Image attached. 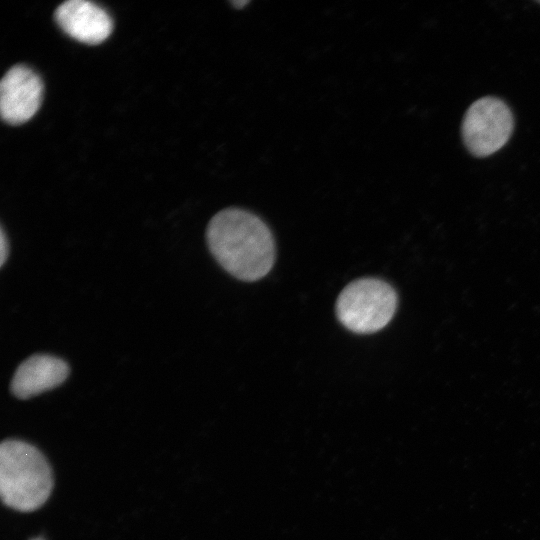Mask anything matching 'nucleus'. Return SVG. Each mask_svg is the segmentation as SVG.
I'll list each match as a JSON object with an SVG mask.
<instances>
[{
  "instance_id": "obj_3",
  "label": "nucleus",
  "mask_w": 540,
  "mask_h": 540,
  "mask_svg": "<svg viewBox=\"0 0 540 540\" xmlns=\"http://www.w3.org/2000/svg\"><path fill=\"white\" fill-rule=\"evenodd\" d=\"M397 304V293L389 283L376 278H361L341 291L336 301V315L348 330L369 334L390 322Z\"/></svg>"
},
{
  "instance_id": "obj_6",
  "label": "nucleus",
  "mask_w": 540,
  "mask_h": 540,
  "mask_svg": "<svg viewBox=\"0 0 540 540\" xmlns=\"http://www.w3.org/2000/svg\"><path fill=\"white\" fill-rule=\"evenodd\" d=\"M55 20L72 38L97 44L112 31V19L105 9L88 0H68L55 10Z\"/></svg>"
},
{
  "instance_id": "obj_5",
  "label": "nucleus",
  "mask_w": 540,
  "mask_h": 540,
  "mask_svg": "<svg viewBox=\"0 0 540 540\" xmlns=\"http://www.w3.org/2000/svg\"><path fill=\"white\" fill-rule=\"evenodd\" d=\"M43 84L38 74L28 66H12L0 83V112L4 121L20 124L38 110Z\"/></svg>"
},
{
  "instance_id": "obj_10",
  "label": "nucleus",
  "mask_w": 540,
  "mask_h": 540,
  "mask_svg": "<svg viewBox=\"0 0 540 540\" xmlns=\"http://www.w3.org/2000/svg\"><path fill=\"white\" fill-rule=\"evenodd\" d=\"M38 540H40V539H38Z\"/></svg>"
},
{
  "instance_id": "obj_2",
  "label": "nucleus",
  "mask_w": 540,
  "mask_h": 540,
  "mask_svg": "<svg viewBox=\"0 0 540 540\" xmlns=\"http://www.w3.org/2000/svg\"><path fill=\"white\" fill-rule=\"evenodd\" d=\"M52 486L51 469L35 447L19 440L1 444L0 492L8 507L33 511L45 503Z\"/></svg>"
},
{
  "instance_id": "obj_7",
  "label": "nucleus",
  "mask_w": 540,
  "mask_h": 540,
  "mask_svg": "<svg viewBox=\"0 0 540 540\" xmlns=\"http://www.w3.org/2000/svg\"><path fill=\"white\" fill-rule=\"evenodd\" d=\"M69 371L68 364L58 357L34 354L18 366L10 388L16 397L28 399L62 384Z\"/></svg>"
},
{
  "instance_id": "obj_4",
  "label": "nucleus",
  "mask_w": 540,
  "mask_h": 540,
  "mask_svg": "<svg viewBox=\"0 0 540 540\" xmlns=\"http://www.w3.org/2000/svg\"><path fill=\"white\" fill-rule=\"evenodd\" d=\"M513 126L509 106L499 98L486 96L467 109L462 123V138L472 155L486 157L507 143Z\"/></svg>"
},
{
  "instance_id": "obj_8",
  "label": "nucleus",
  "mask_w": 540,
  "mask_h": 540,
  "mask_svg": "<svg viewBox=\"0 0 540 540\" xmlns=\"http://www.w3.org/2000/svg\"><path fill=\"white\" fill-rule=\"evenodd\" d=\"M8 252H9L8 241H7L3 228H1V232H0V264L1 266L4 265L8 256Z\"/></svg>"
},
{
  "instance_id": "obj_1",
  "label": "nucleus",
  "mask_w": 540,
  "mask_h": 540,
  "mask_svg": "<svg viewBox=\"0 0 540 540\" xmlns=\"http://www.w3.org/2000/svg\"><path fill=\"white\" fill-rule=\"evenodd\" d=\"M206 239L217 262L239 280H259L273 267L271 230L250 211L235 207L219 211L208 223Z\"/></svg>"
},
{
  "instance_id": "obj_9",
  "label": "nucleus",
  "mask_w": 540,
  "mask_h": 540,
  "mask_svg": "<svg viewBox=\"0 0 540 540\" xmlns=\"http://www.w3.org/2000/svg\"><path fill=\"white\" fill-rule=\"evenodd\" d=\"M245 4H247V1H242V2L241 1H237V2L234 1L233 2V5H235L237 7H239V6L241 7V6L245 5Z\"/></svg>"
}]
</instances>
